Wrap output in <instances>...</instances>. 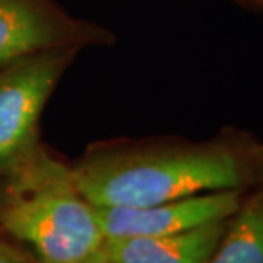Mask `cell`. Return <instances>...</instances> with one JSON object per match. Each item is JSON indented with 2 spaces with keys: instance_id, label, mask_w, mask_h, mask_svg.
Returning a JSON list of instances; mask_svg holds the SVG:
<instances>
[{
  "instance_id": "3",
  "label": "cell",
  "mask_w": 263,
  "mask_h": 263,
  "mask_svg": "<svg viewBox=\"0 0 263 263\" xmlns=\"http://www.w3.org/2000/svg\"><path fill=\"white\" fill-rule=\"evenodd\" d=\"M78 50H48L0 67V181L41 148L40 117Z\"/></svg>"
},
{
  "instance_id": "5",
  "label": "cell",
  "mask_w": 263,
  "mask_h": 263,
  "mask_svg": "<svg viewBox=\"0 0 263 263\" xmlns=\"http://www.w3.org/2000/svg\"><path fill=\"white\" fill-rule=\"evenodd\" d=\"M241 206L238 189L199 193L157 205L97 208L107 240L177 234L197 227L227 221Z\"/></svg>"
},
{
  "instance_id": "6",
  "label": "cell",
  "mask_w": 263,
  "mask_h": 263,
  "mask_svg": "<svg viewBox=\"0 0 263 263\" xmlns=\"http://www.w3.org/2000/svg\"><path fill=\"white\" fill-rule=\"evenodd\" d=\"M228 221L212 222L177 234L107 240L105 263H208Z\"/></svg>"
},
{
  "instance_id": "7",
  "label": "cell",
  "mask_w": 263,
  "mask_h": 263,
  "mask_svg": "<svg viewBox=\"0 0 263 263\" xmlns=\"http://www.w3.org/2000/svg\"><path fill=\"white\" fill-rule=\"evenodd\" d=\"M231 218L208 263H263V190Z\"/></svg>"
},
{
  "instance_id": "8",
  "label": "cell",
  "mask_w": 263,
  "mask_h": 263,
  "mask_svg": "<svg viewBox=\"0 0 263 263\" xmlns=\"http://www.w3.org/2000/svg\"><path fill=\"white\" fill-rule=\"evenodd\" d=\"M0 263H25V260L13 246L0 238Z\"/></svg>"
},
{
  "instance_id": "2",
  "label": "cell",
  "mask_w": 263,
  "mask_h": 263,
  "mask_svg": "<svg viewBox=\"0 0 263 263\" xmlns=\"http://www.w3.org/2000/svg\"><path fill=\"white\" fill-rule=\"evenodd\" d=\"M0 228L43 263H105L97 208L76 187L72 167L43 148L2 180Z\"/></svg>"
},
{
  "instance_id": "1",
  "label": "cell",
  "mask_w": 263,
  "mask_h": 263,
  "mask_svg": "<svg viewBox=\"0 0 263 263\" xmlns=\"http://www.w3.org/2000/svg\"><path fill=\"white\" fill-rule=\"evenodd\" d=\"M72 173L95 208L149 206L243 183L241 164L230 149L170 142L98 145Z\"/></svg>"
},
{
  "instance_id": "4",
  "label": "cell",
  "mask_w": 263,
  "mask_h": 263,
  "mask_svg": "<svg viewBox=\"0 0 263 263\" xmlns=\"http://www.w3.org/2000/svg\"><path fill=\"white\" fill-rule=\"evenodd\" d=\"M108 41L105 29L70 16L51 0H0V67L48 50Z\"/></svg>"
}]
</instances>
